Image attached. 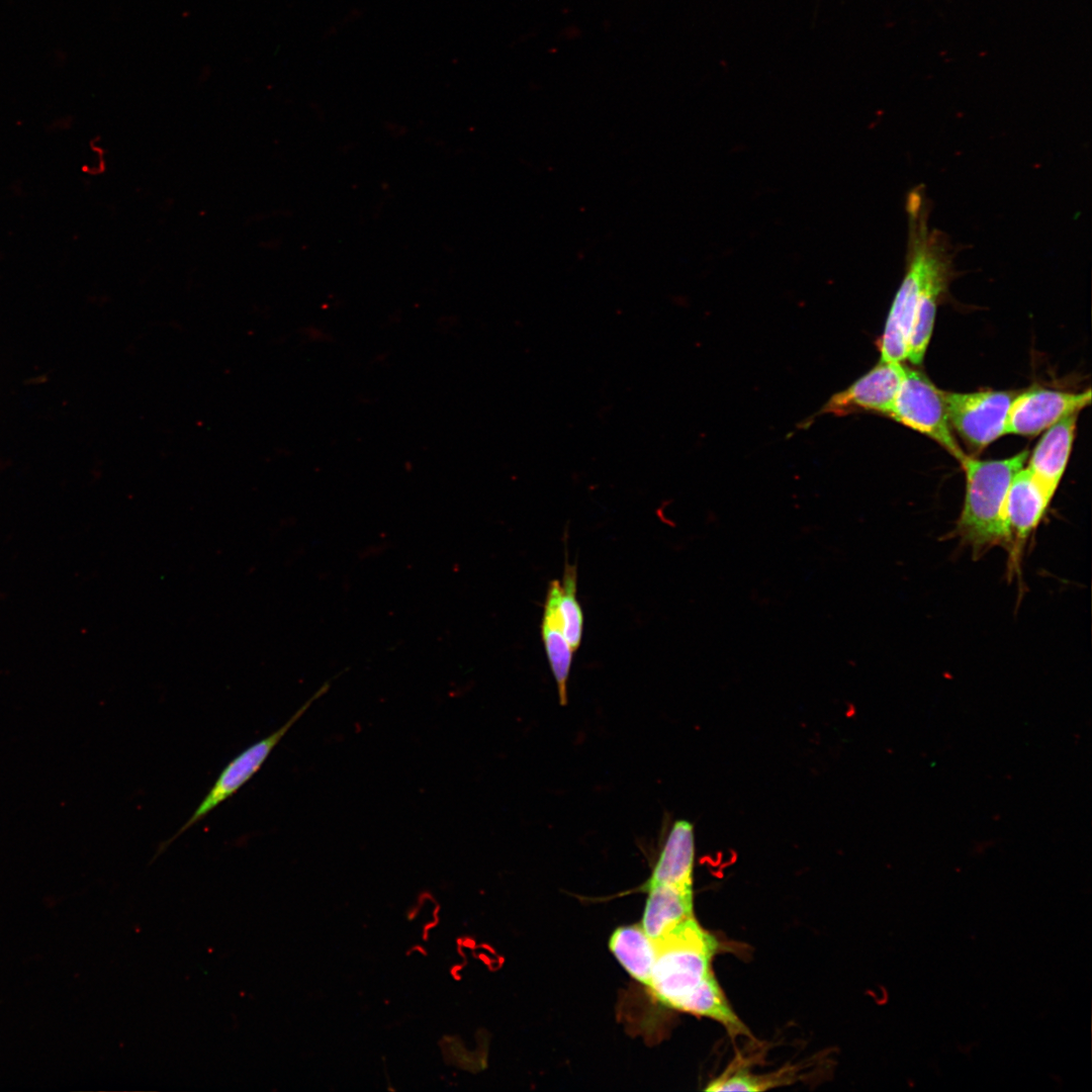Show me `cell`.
Here are the masks:
<instances>
[{"label": "cell", "instance_id": "obj_3", "mask_svg": "<svg viewBox=\"0 0 1092 1092\" xmlns=\"http://www.w3.org/2000/svg\"><path fill=\"white\" fill-rule=\"evenodd\" d=\"M889 416L934 440L959 463L966 457L950 430L941 390L922 372L905 366Z\"/></svg>", "mask_w": 1092, "mask_h": 1092}, {"label": "cell", "instance_id": "obj_13", "mask_svg": "<svg viewBox=\"0 0 1092 1092\" xmlns=\"http://www.w3.org/2000/svg\"><path fill=\"white\" fill-rule=\"evenodd\" d=\"M560 581L549 583L541 625L542 640L554 675L560 705L567 704V681L574 650L566 640L557 609Z\"/></svg>", "mask_w": 1092, "mask_h": 1092}, {"label": "cell", "instance_id": "obj_10", "mask_svg": "<svg viewBox=\"0 0 1092 1092\" xmlns=\"http://www.w3.org/2000/svg\"><path fill=\"white\" fill-rule=\"evenodd\" d=\"M694 863V827L687 820H676L667 834L651 876L641 889L645 891L657 885L693 889Z\"/></svg>", "mask_w": 1092, "mask_h": 1092}, {"label": "cell", "instance_id": "obj_12", "mask_svg": "<svg viewBox=\"0 0 1092 1092\" xmlns=\"http://www.w3.org/2000/svg\"><path fill=\"white\" fill-rule=\"evenodd\" d=\"M648 894L641 926L655 942L679 923L694 917L693 889L657 885Z\"/></svg>", "mask_w": 1092, "mask_h": 1092}, {"label": "cell", "instance_id": "obj_11", "mask_svg": "<svg viewBox=\"0 0 1092 1092\" xmlns=\"http://www.w3.org/2000/svg\"><path fill=\"white\" fill-rule=\"evenodd\" d=\"M1077 415L1066 417L1046 429L1032 454L1027 469L1054 496L1066 470L1075 438Z\"/></svg>", "mask_w": 1092, "mask_h": 1092}, {"label": "cell", "instance_id": "obj_7", "mask_svg": "<svg viewBox=\"0 0 1092 1092\" xmlns=\"http://www.w3.org/2000/svg\"><path fill=\"white\" fill-rule=\"evenodd\" d=\"M904 373L902 363L880 360L848 388L833 395L823 412L841 414L857 407L890 415Z\"/></svg>", "mask_w": 1092, "mask_h": 1092}, {"label": "cell", "instance_id": "obj_6", "mask_svg": "<svg viewBox=\"0 0 1092 1092\" xmlns=\"http://www.w3.org/2000/svg\"><path fill=\"white\" fill-rule=\"evenodd\" d=\"M1090 402V389L1082 392L1048 388L1026 390L1016 394L1011 402L1005 434L1037 435L1062 419L1077 415Z\"/></svg>", "mask_w": 1092, "mask_h": 1092}, {"label": "cell", "instance_id": "obj_14", "mask_svg": "<svg viewBox=\"0 0 1092 1092\" xmlns=\"http://www.w3.org/2000/svg\"><path fill=\"white\" fill-rule=\"evenodd\" d=\"M674 1010L715 1020L725 1027L731 1036H750L748 1028L730 1006L713 972L681 999Z\"/></svg>", "mask_w": 1092, "mask_h": 1092}, {"label": "cell", "instance_id": "obj_17", "mask_svg": "<svg viewBox=\"0 0 1092 1092\" xmlns=\"http://www.w3.org/2000/svg\"><path fill=\"white\" fill-rule=\"evenodd\" d=\"M576 567L567 563L558 590L557 609L563 634L574 651L580 645L583 628L582 611L576 598Z\"/></svg>", "mask_w": 1092, "mask_h": 1092}, {"label": "cell", "instance_id": "obj_2", "mask_svg": "<svg viewBox=\"0 0 1092 1092\" xmlns=\"http://www.w3.org/2000/svg\"><path fill=\"white\" fill-rule=\"evenodd\" d=\"M656 957L647 988L662 1005L674 1009L710 973L719 943L695 916L655 941Z\"/></svg>", "mask_w": 1092, "mask_h": 1092}, {"label": "cell", "instance_id": "obj_5", "mask_svg": "<svg viewBox=\"0 0 1092 1092\" xmlns=\"http://www.w3.org/2000/svg\"><path fill=\"white\" fill-rule=\"evenodd\" d=\"M941 392L950 426L972 447L985 448L1006 435L1007 416L1015 392Z\"/></svg>", "mask_w": 1092, "mask_h": 1092}, {"label": "cell", "instance_id": "obj_16", "mask_svg": "<svg viewBox=\"0 0 1092 1092\" xmlns=\"http://www.w3.org/2000/svg\"><path fill=\"white\" fill-rule=\"evenodd\" d=\"M795 1069H784L771 1075H753L744 1066H735L712 1080L705 1088L707 1091H764L772 1087L789 1084L797 1074Z\"/></svg>", "mask_w": 1092, "mask_h": 1092}, {"label": "cell", "instance_id": "obj_1", "mask_svg": "<svg viewBox=\"0 0 1092 1092\" xmlns=\"http://www.w3.org/2000/svg\"><path fill=\"white\" fill-rule=\"evenodd\" d=\"M1029 456L1023 450L998 460H980L969 455L960 462L966 474L964 506L954 533L981 555L997 545H1010L1004 520V503L1013 477Z\"/></svg>", "mask_w": 1092, "mask_h": 1092}, {"label": "cell", "instance_id": "obj_8", "mask_svg": "<svg viewBox=\"0 0 1092 1092\" xmlns=\"http://www.w3.org/2000/svg\"><path fill=\"white\" fill-rule=\"evenodd\" d=\"M1052 499L1027 468L1023 467L1013 477L1004 503V520L1013 552H1018L1037 528Z\"/></svg>", "mask_w": 1092, "mask_h": 1092}, {"label": "cell", "instance_id": "obj_4", "mask_svg": "<svg viewBox=\"0 0 1092 1092\" xmlns=\"http://www.w3.org/2000/svg\"><path fill=\"white\" fill-rule=\"evenodd\" d=\"M328 689L329 685H324L282 726L268 736L251 744L235 756L221 769L217 779L188 820L170 839L161 843L158 853H161L178 836L205 818L207 814L222 802L234 796L246 783H248L261 768L272 750L277 746L288 730L301 718L314 701L326 694Z\"/></svg>", "mask_w": 1092, "mask_h": 1092}, {"label": "cell", "instance_id": "obj_9", "mask_svg": "<svg viewBox=\"0 0 1092 1092\" xmlns=\"http://www.w3.org/2000/svg\"><path fill=\"white\" fill-rule=\"evenodd\" d=\"M953 258L954 249L950 244L939 254L925 279L907 345V359L913 364L918 365L923 361L933 331L938 302L954 274Z\"/></svg>", "mask_w": 1092, "mask_h": 1092}, {"label": "cell", "instance_id": "obj_15", "mask_svg": "<svg viewBox=\"0 0 1092 1092\" xmlns=\"http://www.w3.org/2000/svg\"><path fill=\"white\" fill-rule=\"evenodd\" d=\"M609 947L625 971L647 987L656 957V944L641 924L618 927L610 937Z\"/></svg>", "mask_w": 1092, "mask_h": 1092}]
</instances>
